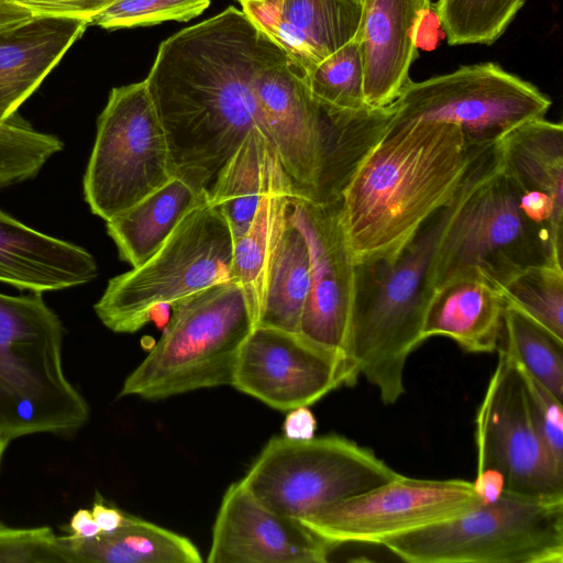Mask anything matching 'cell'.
Masks as SVG:
<instances>
[{
	"label": "cell",
	"mask_w": 563,
	"mask_h": 563,
	"mask_svg": "<svg viewBox=\"0 0 563 563\" xmlns=\"http://www.w3.org/2000/svg\"><path fill=\"white\" fill-rule=\"evenodd\" d=\"M277 46L234 7L161 43L144 80L174 177L208 192L246 135L263 134L257 84Z\"/></svg>",
	"instance_id": "1"
},
{
	"label": "cell",
	"mask_w": 563,
	"mask_h": 563,
	"mask_svg": "<svg viewBox=\"0 0 563 563\" xmlns=\"http://www.w3.org/2000/svg\"><path fill=\"white\" fill-rule=\"evenodd\" d=\"M485 147L468 145L460 128L443 122L413 121L386 130L340 200L341 225L355 263L395 260L452 201Z\"/></svg>",
	"instance_id": "2"
},
{
	"label": "cell",
	"mask_w": 563,
	"mask_h": 563,
	"mask_svg": "<svg viewBox=\"0 0 563 563\" xmlns=\"http://www.w3.org/2000/svg\"><path fill=\"white\" fill-rule=\"evenodd\" d=\"M499 167L498 143L485 147L452 201L422 225L395 260L355 263L347 357L356 376L376 387L385 405L405 394L407 360L424 341V312L442 240L465 200Z\"/></svg>",
	"instance_id": "3"
},
{
	"label": "cell",
	"mask_w": 563,
	"mask_h": 563,
	"mask_svg": "<svg viewBox=\"0 0 563 563\" xmlns=\"http://www.w3.org/2000/svg\"><path fill=\"white\" fill-rule=\"evenodd\" d=\"M263 135L298 197L336 203L371 150L383 139L390 104L349 111L316 98L307 73L278 46L258 77Z\"/></svg>",
	"instance_id": "4"
},
{
	"label": "cell",
	"mask_w": 563,
	"mask_h": 563,
	"mask_svg": "<svg viewBox=\"0 0 563 563\" xmlns=\"http://www.w3.org/2000/svg\"><path fill=\"white\" fill-rule=\"evenodd\" d=\"M64 327L41 292H0V434L70 435L89 406L63 366Z\"/></svg>",
	"instance_id": "5"
},
{
	"label": "cell",
	"mask_w": 563,
	"mask_h": 563,
	"mask_svg": "<svg viewBox=\"0 0 563 563\" xmlns=\"http://www.w3.org/2000/svg\"><path fill=\"white\" fill-rule=\"evenodd\" d=\"M173 307V316L119 393L163 399L188 391L232 385L243 343L255 319L242 286L214 284Z\"/></svg>",
	"instance_id": "6"
},
{
	"label": "cell",
	"mask_w": 563,
	"mask_h": 563,
	"mask_svg": "<svg viewBox=\"0 0 563 563\" xmlns=\"http://www.w3.org/2000/svg\"><path fill=\"white\" fill-rule=\"evenodd\" d=\"M380 547L411 563H562L563 497L504 490L492 503Z\"/></svg>",
	"instance_id": "7"
},
{
	"label": "cell",
	"mask_w": 563,
	"mask_h": 563,
	"mask_svg": "<svg viewBox=\"0 0 563 563\" xmlns=\"http://www.w3.org/2000/svg\"><path fill=\"white\" fill-rule=\"evenodd\" d=\"M234 239L220 209H192L142 265L112 277L93 309L115 333H134L163 306L231 279Z\"/></svg>",
	"instance_id": "8"
},
{
	"label": "cell",
	"mask_w": 563,
	"mask_h": 563,
	"mask_svg": "<svg viewBox=\"0 0 563 563\" xmlns=\"http://www.w3.org/2000/svg\"><path fill=\"white\" fill-rule=\"evenodd\" d=\"M400 475L371 449L343 435L275 437L241 483L267 508L300 521Z\"/></svg>",
	"instance_id": "9"
},
{
	"label": "cell",
	"mask_w": 563,
	"mask_h": 563,
	"mask_svg": "<svg viewBox=\"0 0 563 563\" xmlns=\"http://www.w3.org/2000/svg\"><path fill=\"white\" fill-rule=\"evenodd\" d=\"M172 178L165 132L146 81L113 88L84 176L91 212L107 222Z\"/></svg>",
	"instance_id": "10"
},
{
	"label": "cell",
	"mask_w": 563,
	"mask_h": 563,
	"mask_svg": "<svg viewBox=\"0 0 563 563\" xmlns=\"http://www.w3.org/2000/svg\"><path fill=\"white\" fill-rule=\"evenodd\" d=\"M551 103L530 81L495 63H478L422 81L411 80L390 103L386 130L413 121L443 122L460 128L468 145L484 147L544 118Z\"/></svg>",
	"instance_id": "11"
},
{
	"label": "cell",
	"mask_w": 563,
	"mask_h": 563,
	"mask_svg": "<svg viewBox=\"0 0 563 563\" xmlns=\"http://www.w3.org/2000/svg\"><path fill=\"white\" fill-rule=\"evenodd\" d=\"M540 264L555 266L549 241L500 166L470 195L446 231L434 261L433 290L470 268L498 288L519 271Z\"/></svg>",
	"instance_id": "12"
},
{
	"label": "cell",
	"mask_w": 563,
	"mask_h": 563,
	"mask_svg": "<svg viewBox=\"0 0 563 563\" xmlns=\"http://www.w3.org/2000/svg\"><path fill=\"white\" fill-rule=\"evenodd\" d=\"M479 504L473 482L421 479L401 474L300 521L334 547L380 545L389 538L448 520Z\"/></svg>",
	"instance_id": "13"
},
{
	"label": "cell",
	"mask_w": 563,
	"mask_h": 563,
	"mask_svg": "<svg viewBox=\"0 0 563 563\" xmlns=\"http://www.w3.org/2000/svg\"><path fill=\"white\" fill-rule=\"evenodd\" d=\"M497 353L475 420L477 472L499 473L505 490L563 497V472L555 467L539 435L520 371L505 349L498 347Z\"/></svg>",
	"instance_id": "14"
},
{
	"label": "cell",
	"mask_w": 563,
	"mask_h": 563,
	"mask_svg": "<svg viewBox=\"0 0 563 563\" xmlns=\"http://www.w3.org/2000/svg\"><path fill=\"white\" fill-rule=\"evenodd\" d=\"M288 217L303 234L310 255V287L298 333L352 368L347 354L355 261L341 225L340 201L319 205L294 197Z\"/></svg>",
	"instance_id": "15"
},
{
	"label": "cell",
	"mask_w": 563,
	"mask_h": 563,
	"mask_svg": "<svg viewBox=\"0 0 563 563\" xmlns=\"http://www.w3.org/2000/svg\"><path fill=\"white\" fill-rule=\"evenodd\" d=\"M356 380L346 363L299 333L255 325L241 347L231 386L286 411Z\"/></svg>",
	"instance_id": "16"
},
{
	"label": "cell",
	"mask_w": 563,
	"mask_h": 563,
	"mask_svg": "<svg viewBox=\"0 0 563 563\" xmlns=\"http://www.w3.org/2000/svg\"><path fill=\"white\" fill-rule=\"evenodd\" d=\"M334 548L301 521L261 504L240 481L222 497L207 562L324 563Z\"/></svg>",
	"instance_id": "17"
},
{
	"label": "cell",
	"mask_w": 563,
	"mask_h": 563,
	"mask_svg": "<svg viewBox=\"0 0 563 563\" xmlns=\"http://www.w3.org/2000/svg\"><path fill=\"white\" fill-rule=\"evenodd\" d=\"M431 0H363L355 38L363 65L364 99L371 108L393 103L411 81L418 34Z\"/></svg>",
	"instance_id": "18"
},
{
	"label": "cell",
	"mask_w": 563,
	"mask_h": 563,
	"mask_svg": "<svg viewBox=\"0 0 563 563\" xmlns=\"http://www.w3.org/2000/svg\"><path fill=\"white\" fill-rule=\"evenodd\" d=\"M501 170L517 187L528 216L555 244L563 242V126L527 122L498 142Z\"/></svg>",
	"instance_id": "19"
},
{
	"label": "cell",
	"mask_w": 563,
	"mask_h": 563,
	"mask_svg": "<svg viewBox=\"0 0 563 563\" xmlns=\"http://www.w3.org/2000/svg\"><path fill=\"white\" fill-rule=\"evenodd\" d=\"M363 0H242V11L307 74L352 41Z\"/></svg>",
	"instance_id": "20"
},
{
	"label": "cell",
	"mask_w": 563,
	"mask_h": 563,
	"mask_svg": "<svg viewBox=\"0 0 563 563\" xmlns=\"http://www.w3.org/2000/svg\"><path fill=\"white\" fill-rule=\"evenodd\" d=\"M97 275V262L87 250L0 210V282L42 294L87 284Z\"/></svg>",
	"instance_id": "21"
},
{
	"label": "cell",
	"mask_w": 563,
	"mask_h": 563,
	"mask_svg": "<svg viewBox=\"0 0 563 563\" xmlns=\"http://www.w3.org/2000/svg\"><path fill=\"white\" fill-rule=\"evenodd\" d=\"M504 309L500 291L482 272H457L430 296L422 338L445 336L470 353L497 352Z\"/></svg>",
	"instance_id": "22"
},
{
	"label": "cell",
	"mask_w": 563,
	"mask_h": 563,
	"mask_svg": "<svg viewBox=\"0 0 563 563\" xmlns=\"http://www.w3.org/2000/svg\"><path fill=\"white\" fill-rule=\"evenodd\" d=\"M88 24L80 19L34 15L0 30V121L16 114Z\"/></svg>",
	"instance_id": "23"
},
{
	"label": "cell",
	"mask_w": 563,
	"mask_h": 563,
	"mask_svg": "<svg viewBox=\"0 0 563 563\" xmlns=\"http://www.w3.org/2000/svg\"><path fill=\"white\" fill-rule=\"evenodd\" d=\"M298 197L275 151L269 159L268 185L246 232L234 241L231 278L245 291L255 325L268 268L288 220L291 198Z\"/></svg>",
	"instance_id": "24"
},
{
	"label": "cell",
	"mask_w": 563,
	"mask_h": 563,
	"mask_svg": "<svg viewBox=\"0 0 563 563\" xmlns=\"http://www.w3.org/2000/svg\"><path fill=\"white\" fill-rule=\"evenodd\" d=\"M207 201V191H198L174 177L123 213L107 221V232L115 243L120 257L134 268L147 261L166 242L192 209Z\"/></svg>",
	"instance_id": "25"
},
{
	"label": "cell",
	"mask_w": 563,
	"mask_h": 563,
	"mask_svg": "<svg viewBox=\"0 0 563 563\" xmlns=\"http://www.w3.org/2000/svg\"><path fill=\"white\" fill-rule=\"evenodd\" d=\"M75 563H201L198 548L188 538L126 514L112 532L91 539L63 537Z\"/></svg>",
	"instance_id": "26"
},
{
	"label": "cell",
	"mask_w": 563,
	"mask_h": 563,
	"mask_svg": "<svg viewBox=\"0 0 563 563\" xmlns=\"http://www.w3.org/2000/svg\"><path fill=\"white\" fill-rule=\"evenodd\" d=\"M272 145L251 131L219 170L208 194L225 217L234 241L249 229L268 185Z\"/></svg>",
	"instance_id": "27"
},
{
	"label": "cell",
	"mask_w": 563,
	"mask_h": 563,
	"mask_svg": "<svg viewBox=\"0 0 563 563\" xmlns=\"http://www.w3.org/2000/svg\"><path fill=\"white\" fill-rule=\"evenodd\" d=\"M309 287V249L288 217L268 268L256 325L298 333Z\"/></svg>",
	"instance_id": "28"
},
{
	"label": "cell",
	"mask_w": 563,
	"mask_h": 563,
	"mask_svg": "<svg viewBox=\"0 0 563 563\" xmlns=\"http://www.w3.org/2000/svg\"><path fill=\"white\" fill-rule=\"evenodd\" d=\"M499 347L563 401V339L505 302Z\"/></svg>",
	"instance_id": "29"
},
{
	"label": "cell",
	"mask_w": 563,
	"mask_h": 563,
	"mask_svg": "<svg viewBox=\"0 0 563 563\" xmlns=\"http://www.w3.org/2000/svg\"><path fill=\"white\" fill-rule=\"evenodd\" d=\"M526 0H438L437 18L449 45L495 43Z\"/></svg>",
	"instance_id": "30"
},
{
	"label": "cell",
	"mask_w": 563,
	"mask_h": 563,
	"mask_svg": "<svg viewBox=\"0 0 563 563\" xmlns=\"http://www.w3.org/2000/svg\"><path fill=\"white\" fill-rule=\"evenodd\" d=\"M504 301L563 339V269L529 266L498 287Z\"/></svg>",
	"instance_id": "31"
},
{
	"label": "cell",
	"mask_w": 563,
	"mask_h": 563,
	"mask_svg": "<svg viewBox=\"0 0 563 563\" xmlns=\"http://www.w3.org/2000/svg\"><path fill=\"white\" fill-rule=\"evenodd\" d=\"M63 147L59 137L35 130L18 113L0 121V189L34 178Z\"/></svg>",
	"instance_id": "32"
},
{
	"label": "cell",
	"mask_w": 563,
	"mask_h": 563,
	"mask_svg": "<svg viewBox=\"0 0 563 563\" xmlns=\"http://www.w3.org/2000/svg\"><path fill=\"white\" fill-rule=\"evenodd\" d=\"M307 82L316 98L335 108L349 111L371 108L364 99L363 65L355 37L309 71Z\"/></svg>",
	"instance_id": "33"
},
{
	"label": "cell",
	"mask_w": 563,
	"mask_h": 563,
	"mask_svg": "<svg viewBox=\"0 0 563 563\" xmlns=\"http://www.w3.org/2000/svg\"><path fill=\"white\" fill-rule=\"evenodd\" d=\"M210 0H118L91 24L107 30L154 25L165 21H189L200 15Z\"/></svg>",
	"instance_id": "34"
},
{
	"label": "cell",
	"mask_w": 563,
	"mask_h": 563,
	"mask_svg": "<svg viewBox=\"0 0 563 563\" xmlns=\"http://www.w3.org/2000/svg\"><path fill=\"white\" fill-rule=\"evenodd\" d=\"M0 562L75 563V559L49 527L13 528L0 522Z\"/></svg>",
	"instance_id": "35"
},
{
	"label": "cell",
	"mask_w": 563,
	"mask_h": 563,
	"mask_svg": "<svg viewBox=\"0 0 563 563\" xmlns=\"http://www.w3.org/2000/svg\"><path fill=\"white\" fill-rule=\"evenodd\" d=\"M517 366L523 380L531 416L542 443L555 467L563 472V401L559 400L518 364Z\"/></svg>",
	"instance_id": "36"
},
{
	"label": "cell",
	"mask_w": 563,
	"mask_h": 563,
	"mask_svg": "<svg viewBox=\"0 0 563 563\" xmlns=\"http://www.w3.org/2000/svg\"><path fill=\"white\" fill-rule=\"evenodd\" d=\"M32 12L91 21L118 0H10Z\"/></svg>",
	"instance_id": "37"
},
{
	"label": "cell",
	"mask_w": 563,
	"mask_h": 563,
	"mask_svg": "<svg viewBox=\"0 0 563 563\" xmlns=\"http://www.w3.org/2000/svg\"><path fill=\"white\" fill-rule=\"evenodd\" d=\"M283 428L284 437L294 440H307L314 437L317 420L308 407H298L289 410Z\"/></svg>",
	"instance_id": "38"
},
{
	"label": "cell",
	"mask_w": 563,
	"mask_h": 563,
	"mask_svg": "<svg viewBox=\"0 0 563 563\" xmlns=\"http://www.w3.org/2000/svg\"><path fill=\"white\" fill-rule=\"evenodd\" d=\"M91 514L101 532H112L121 527L126 518L123 511L106 505L99 494H96Z\"/></svg>",
	"instance_id": "39"
},
{
	"label": "cell",
	"mask_w": 563,
	"mask_h": 563,
	"mask_svg": "<svg viewBox=\"0 0 563 563\" xmlns=\"http://www.w3.org/2000/svg\"><path fill=\"white\" fill-rule=\"evenodd\" d=\"M71 538L91 539L101 533V529L92 517L91 510L78 509L70 518L68 526Z\"/></svg>",
	"instance_id": "40"
},
{
	"label": "cell",
	"mask_w": 563,
	"mask_h": 563,
	"mask_svg": "<svg viewBox=\"0 0 563 563\" xmlns=\"http://www.w3.org/2000/svg\"><path fill=\"white\" fill-rule=\"evenodd\" d=\"M33 16L27 9L10 0H0V30L19 25Z\"/></svg>",
	"instance_id": "41"
},
{
	"label": "cell",
	"mask_w": 563,
	"mask_h": 563,
	"mask_svg": "<svg viewBox=\"0 0 563 563\" xmlns=\"http://www.w3.org/2000/svg\"><path fill=\"white\" fill-rule=\"evenodd\" d=\"M10 442H8L1 434H0V467H1V463H2V459H3V455H4V452L8 448Z\"/></svg>",
	"instance_id": "42"
},
{
	"label": "cell",
	"mask_w": 563,
	"mask_h": 563,
	"mask_svg": "<svg viewBox=\"0 0 563 563\" xmlns=\"http://www.w3.org/2000/svg\"><path fill=\"white\" fill-rule=\"evenodd\" d=\"M239 2L242 1V0H238ZM260 1H272V0H260Z\"/></svg>",
	"instance_id": "43"
}]
</instances>
